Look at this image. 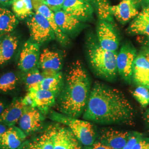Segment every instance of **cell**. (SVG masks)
<instances>
[{
    "label": "cell",
    "instance_id": "obj_1",
    "mask_svg": "<svg viewBox=\"0 0 149 149\" xmlns=\"http://www.w3.org/2000/svg\"><path fill=\"white\" fill-rule=\"evenodd\" d=\"M83 118L103 124H133V107L120 91L97 82L91 91Z\"/></svg>",
    "mask_w": 149,
    "mask_h": 149
},
{
    "label": "cell",
    "instance_id": "obj_2",
    "mask_svg": "<svg viewBox=\"0 0 149 149\" xmlns=\"http://www.w3.org/2000/svg\"><path fill=\"white\" fill-rule=\"evenodd\" d=\"M90 80L80 61L72 63L66 76L59 99L60 111L71 117H79L84 112L90 95Z\"/></svg>",
    "mask_w": 149,
    "mask_h": 149
},
{
    "label": "cell",
    "instance_id": "obj_3",
    "mask_svg": "<svg viewBox=\"0 0 149 149\" xmlns=\"http://www.w3.org/2000/svg\"><path fill=\"white\" fill-rule=\"evenodd\" d=\"M91 64L97 74L106 80H112L117 72V54L102 48L92 42L88 50Z\"/></svg>",
    "mask_w": 149,
    "mask_h": 149
},
{
    "label": "cell",
    "instance_id": "obj_4",
    "mask_svg": "<svg viewBox=\"0 0 149 149\" xmlns=\"http://www.w3.org/2000/svg\"><path fill=\"white\" fill-rule=\"evenodd\" d=\"M50 118L70 128L80 143L86 146H89L95 142L96 134L90 121L80 120L55 112H51Z\"/></svg>",
    "mask_w": 149,
    "mask_h": 149
},
{
    "label": "cell",
    "instance_id": "obj_5",
    "mask_svg": "<svg viewBox=\"0 0 149 149\" xmlns=\"http://www.w3.org/2000/svg\"><path fill=\"white\" fill-rule=\"evenodd\" d=\"M27 24L33 42L41 44L55 37L48 20L37 12L28 18Z\"/></svg>",
    "mask_w": 149,
    "mask_h": 149
},
{
    "label": "cell",
    "instance_id": "obj_6",
    "mask_svg": "<svg viewBox=\"0 0 149 149\" xmlns=\"http://www.w3.org/2000/svg\"><path fill=\"white\" fill-rule=\"evenodd\" d=\"M39 44L28 40L22 49L18 61V68L24 72H27L37 67L40 57Z\"/></svg>",
    "mask_w": 149,
    "mask_h": 149
},
{
    "label": "cell",
    "instance_id": "obj_7",
    "mask_svg": "<svg viewBox=\"0 0 149 149\" xmlns=\"http://www.w3.org/2000/svg\"><path fill=\"white\" fill-rule=\"evenodd\" d=\"M38 65L44 77L58 74L62 68V58L59 53L49 49H44L40 54Z\"/></svg>",
    "mask_w": 149,
    "mask_h": 149
},
{
    "label": "cell",
    "instance_id": "obj_8",
    "mask_svg": "<svg viewBox=\"0 0 149 149\" xmlns=\"http://www.w3.org/2000/svg\"><path fill=\"white\" fill-rule=\"evenodd\" d=\"M43 114L37 108L25 106L18 122L19 128L26 135L40 128L44 119Z\"/></svg>",
    "mask_w": 149,
    "mask_h": 149
},
{
    "label": "cell",
    "instance_id": "obj_9",
    "mask_svg": "<svg viewBox=\"0 0 149 149\" xmlns=\"http://www.w3.org/2000/svg\"><path fill=\"white\" fill-rule=\"evenodd\" d=\"M136 57V50L130 44L123 45L117 55L118 72L125 80H130L133 76L134 63Z\"/></svg>",
    "mask_w": 149,
    "mask_h": 149
},
{
    "label": "cell",
    "instance_id": "obj_10",
    "mask_svg": "<svg viewBox=\"0 0 149 149\" xmlns=\"http://www.w3.org/2000/svg\"><path fill=\"white\" fill-rule=\"evenodd\" d=\"M97 36L102 48L112 52L117 50L119 39L112 23L100 20L97 27Z\"/></svg>",
    "mask_w": 149,
    "mask_h": 149
},
{
    "label": "cell",
    "instance_id": "obj_11",
    "mask_svg": "<svg viewBox=\"0 0 149 149\" xmlns=\"http://www.w3.org/2000/svg\"><path fill=\"white\" fill-rule=\"evenodd\" d=\"M54 149H82L80 141L68 127L56 125Z\"/></svg>",
    "mask_w": 149,
    "mask_h": 149
},
{
    "label": "cell",
    "instance_id": "obj_12",
    "mask_svg": "<svg viewBox=\"0 0 149 149\" xmlns=\"http://www.w3.org/2000/svg\"><path fill=\"white\" fill-rule=\"evenodd\" d=\"M55 125H50L42 134L25 140L17 149H54Z\"/></svg>",
    "mask_w": 149,
    "mask_h": 149
},
{
    "label": "cell",
    "instance_id": "obj_13",
    "mask_svg": "<svg viewBox=\"0 0 149 149\" xmlns=\"http://www.w3.org/2000/svg\"><path fill=\"white\" fill-rule=\"evenodd\" d=\"M33 8L44 16L49 22L53 30L55 38L63 45H66L69 43V39L66 34L58 26L55 19L54 12L48 6L40 0H32Z\"/></svg>",
    "mask_w": 149,
    "mask_h": 149
},
{
    "label": "cell",
    "instance_id": "obj_14",
    "mask_svg": "<svg viewBox=\"0 0 149 149\" xmlns=\"http://www.w3.org/2000/svg\"><path fill=\"white\" fill-rule=\"evenodd\" d=\"M136 5L134 0H122L118 5L111 6L109 10L112 16L124 24L138 15Z\"/></svg>",
    "mask_w": 149,
    "mask_h": 149
},
{
    "label": "cell",
    "instance_id": "obj_15",
    "mask_svg": "<svg viewBox=\"0 0 149 149\" xmlns=\"http://www.w3.org/2000/svg\"><path fill=\"white\" fill-rule=\"evenodd\" d=\"M62 10L79 19H85L92 15L93 8L86 0H65Z\"/></svg>",
    "mask_w": 149,
    "mask_h": 149
},
{
    "label": "cell",
    "instance_id": "obj_16",
    "mask_svg": "<svg viewBox=\"0 0 149 149\" xmlns=\"http://www.w3.org/2000/svg\"><path fill=\"white\" fill-rule=\"evenodd\" d=\"M26 134L15 125L9 127L0 136V149H17L25 141Z\"/></svg>",
    "mask_w": 149,
    "mask_h": 149
},
{
    "label": "cell",
    "instance_id": "obj_17",
    "mask_svg": "<svg viewBox=\"0 0 149 149\" xmlns=\"http://www.w3.org/2000/svg\"><path fill=\"white\" fill-rule=\"evenodd\" d=\"M130 133L107 129L102 131L100 142L113 149H123Z\"/></svg>",
    "mask_w": 149,
    "mask_h": 149
},
{
    "label": "cell",
    "instance_id": "obj_18",
    "mask_svg": "<svg viewBox=\"0 0 149 149\" xmlns=\"http://www.w3.org/2000/svg\"><path fill=\"white\" fill-rule=\"evenodd\" d=\"M25 105L22 99H16L0 114V123L8 127L15 125L19 122Z\"/></svg>",
    "mask_w": 149,
    "mask_h": 149
},
{
    "label": "cell",
    "instance_id": "obj_19",
    "mask_svg": "<svg viewBox=\"0 0 149 149\" xmlns=\"http://www.w3.org/2000/svg\"><path fill=\"white\" fill-rule=\"evenodd\" d=\"M133 76L136 84L149 89V62L143 53L135 59Z\"/></svg>",
    "mask_w": 149,
    "mask_h": 149
},
{
    "label": "cell",
    "instance_id": "obj_20",
    "mask_svg": "<svg viewBox=\"0 0 149 149\" xmlns=\"http://www.w3.org/2000/svg\"><path fill=\"white\" fill-rule=\"evenodd\" d=\"M34 101V107L37 108L43 114L48 112L55 101L56 95L49 91L42 89H32L28 91Z\"/></svg>",
    "mask_w": 149,
    "mask_h": 149
},
{
    "label": "cell",
    "instance_id": "obj_21",
    "mask_svg": "<svg viewBox=\"0 0 149 149\" xmlns=\"http://www.w3.org/2000/svg\"><path fill=\"white\" fill-rule=\"evenodd\" d=\"M18 45V38L8 34L0 39V65L5 64L12 58Z\"/></svg>",
    "mask_w": 149,
    "mask_h": 149
},
{
    "label": "cell",
    "instance_id": "obj_22",
    "mask_svg": "<svg viewBox=\"0 0 149 149\" xmlns=\"http://www.w3.org/2000/svg\"><path fill=\"white\" fill-rule=\"evenodd\" d=\"M128 29L133 34L144 35L149 37V6L139 13Z\"/></svg>",
    "mask_w": 149,
    "mask_h": 149
},
{
    "label": "cell",
    "instance_id": "obj_23",
    "mask_svg": "<svg viewBox=\"0 0 149 149\" xmlns=\"http://www.w3.org/2000/svg\"><path fill=\"white\" fill-rule=\"evenodd\" d=\"M54 15L58 26L64 33L72 32L80 24L79 19L63 10L55 12Z\"/></svg>",
    "mask_w": 149,
    "mask_h": 149
},
{
    "label": "cell",
    "instance_id": "obj_24",
    "mask_svg": "<svg viewBox=\"0 0 149 149\" xmlns=\"http://www.w3.org/2000/svg\"><path fill=\"white\" fill-rule=\"evenodd\" d=\"M18 20L13 12L0 6V32H12L17 26Z\"/></svg>",
    "mask_w": 149,
    "mask_h": 149
},
{
    "label": "cell",
    "instance_id": "obj_25",
    "mask_svg": "<svg viewBox=\"0 0 149 149\" xmlns=\"http://www.w3.org/2000/svg\"><path fill=\"white\" fill-rule=\"evenodd\" d=\"M12 6L13 13L19 19L28 18L34 13L32 0H15Z\"/></svg>",
    "mask_w": 149,
    "mask_h": 149
},
{
    "label": "cell",
    "instance_id": "obj_26",
    "mask_svg": "<svg viewBox=\"0 0 149 149\" xmlns=\"http://www.w3.org/2000/svg\"><path fill=\"white\" fill-rule=\"evenodd\" d=\"M63 84V75L61 72L58 74L48 77H44L37 89L49 91L58 95Z\"/></svg>",
    "mask_w": 149,
    "mask_h": 149
},
{
    "label": "cell",
    "instance_id": "obj_27",
    "mask_svg": "<svg viewBox=\"0 0 149 149\" xmlns=\"http://www.w3.org/2000/svg\"><path fill=\"white\" fill-rule=\"evenodd\" d=\"M18 81V77L15 73L8 72L0 77V91L8 92L14 90Z\"/></svg>",
    "mask_w": 149,
    "mask_h": 149
},
{
    "label": "cell",
    "instance_id": "obj_28",
    "mask_svg": "<svg viewBox=\"0 0 149 149\" xmlns=\"http://www.w3.org/2000/svg\"><path fill=\"white\" fill-rule=\"evenodd\" d=\"M44 78L42 73L36 69L26 72L24 80L28 91L32 89H37Z\"/></svg>",
    "mask_w": 149,
    "mask_h": 149
},
{
    "label": "cell",
    "instance_id": "obj_29",
    "mask_svg": "<svg viewBox=\"0 0 149 149\" xmlns=\"http://www.w3.org/2000/svg\"><path fill=\"white\" fill-rule=\"evenodd\" d=\"M98 15L100 20L112 23V15L109 10L110 6L107 0H95Z\"/></svg>",
    "mask_w": 149,
    "mask_h": 149
},
{
    "label": "cell",
    "instance_id": "obj_30",
    "mask_svg": "<svg viewBox=\"0 0 149 149\" xmlns=\"http://www.w3.org/2000/svg\"><path fill=\"white\" fill-rule=\"evenodd\" d=\"M133 96L143 107L149 104V90L146 87L139 86L133 92Z\"/></svg>",
    "mask_w": 149,
    "mask_h": 149
},
{
    "label": "cell",
    "instance_id": "obj_31",
    "mask_svg": "<svg viewBox=\"0 0 149 149\" xmlns=\"http://www.w3.org/2000/svg\"><path fill=\"white\" fill-rule=\"evenodd\" d=\"M142 137V134L138 132H134L131 133L128 138V140L123 149H132L139 141H140Z\"/></svg>",
    "mask_w": 149,
    "mask_h": 149
},
{
    "label": "cell",
    "instance_id": "obj_32",
    "mask_svg": "<svg viewBox=\"0 0 149 149\" xmlns=\"http://www.w3.org/2000/svg\"><path fill=\"white\" fill-rule=\"evenodd\" d=\"M64 1L65 0H44L43 2L55 12L62 9Z\"/></svg>",
    "mask_w": 149,
    "mask_h": 149
},
{
    "label": "cell",
    "instance_id": "obj_33",
    "mask_svg": "<svg viewBox=\"0 0 149 149\" xmlns=\"http://www.w3.org/2000/svg\"><path fill=\"white\" fill-rule=\"evenodd\" d=\"M132 149H149V140L142 138L135 144Z\"/></svg>",
    "mask_w": 149,
    "mask_h": 149
},
{
    "label": "cell",
    "instance_id": "obj_34",
    "mask_svg": "<svg viewBox=\"0 0 149 149\" xmlns=\"http://www.w3.org/2000/svg\"><path fill=\"white\" fill-rule=\"evenodd\" d=\"M86 149H113L107 146L104 144H102L100 141L95 142L92 145L89 146H86Z\"/></svg>",
    "mask_w": 149,
    "mask_h": 149
},
{
    "label": "cell",
    "instance_id": "obj_35",
    "mask_svg": "<svg viewBox=\"0 0 149 149\" xmlns=\"http://www.w3.org/2000/svg\"><path fill=\"white\" fill-rule=\"evenodd\" d=\"M15 0H0V6L6 7L11 5Z\"/></svg>",
    "mask_w": 149,
    "mask_h": 149
},
{
    "label": "cell",
    "instance_id": "obj_36",
    "mask_svg": "<svg viewBox=\"0 0 149 149\" xmlns=\"http://www.w3.org/2000/svg\"><path fill=\"white\" fill-rule=\"evenodd\" d=\"M8 128V127L5 125V124L0 123V136L5 132L6 130Z\"/></svg>",
    "mask_w": 149,
    "mask_h": 149
},
{
    "label": "cell",
    "instance_id": "obj_37",
    "mask_svg": "<svg viewBox=\"0 0 149 149\" xmlns=\"http://www.w3.org/2000/svg\"><path fill=\"white\" fill-rule=\"evenodd\" d=\"M145 56V57L149 61V49L146 48L144 50V52L142 53Z\"/></svg>",
    "mask_w": 149,
    "mask_h": 149
},
{
    "label": "cell",
    "instance_id": "obj_38",
    "mask_svg": "<svg viewBox=\"0 0 149 149\" xmlns=\"http://www.w3.org/2000/svg\"><path fill=\"white\" fill-rule=\"evenodd\" d=\"M145 119L146 122L148 123V124L149 125V109L146 111L145 113Z\"/></svg>",
    "mask_w": 149,
    "mask_h": 149
},
{
    "label": "cell",
    "instance_id": "obj_39",
    "mask_svg": "<svg viewBox=\"0 0 149 149\" xmlns=\"http://www.w3.org/2000/svg\"><path fill=\"white\" fill-rule=\"evenodd\" d=\"M5 109V106H4L3 103L0 102V114L3 112Z\"/></svg>",
    "mask_w": 149,
    "mask_h": 149
},
{
    "label": "cell",
    "instance_id": "obj_40",
    "mask_svg": "<svg viewBox=\"0 0 149 149\" xmlns=\"http://www.w3.org/2000/svg\"><path fill=\"white\" fill-rule=\"evenodd\" d=\"M144 42L145 45L146 46V47H147V48L149 49V37L148 38H147L146 39H145L144 40Z\"/></svg>",
    "mask_w": 149,
    "mask_h": 149
},
{
    "label": "cell",
    "instance_id": "obj_41",
    "mask_svg": "<svg viewBox=\"0 0 149 149\" xmlns=\"http://www.w3.org/2000/svg\"><path fill=\"white\" fill-rule=\"evenodd\" d=\"M134 1L136 3V4H137L138 3L141 2H146V3H148V4H149V0H134Z\"/></svg>",
    "mask_w": 149,
    "mask_h": 149
},
{
    "label": "cell",
    "instance_id": "obj_42",
    "mask_svg": "<svg viewBox=\"0 0 149 149\" xmlns=\"http://www.w3.org/2000/svg\"><path fill=\"white\" fill-rule=\"evenodd\" d=\"M86 1H88L89 2H90L91 3H93V2L95 3V0H86Z\"/></svg>",
    "mask_w": 149,
    "mask_h": 149
},
{
    "label": "cell",
    "instance_id": "obj_43",
    "mask_svg": "<svg viewBox=\"0 0 149 149\" xmlns=\"http://www.w3.org/2000/svg\"><path fill=\"white\" fill-rule=\"evenodd\" d=\"M40 1H44V0H40Z\"/></svg>",
    "mask_w": 149,
    "mask_h": 149
},
{
    "label": "cell",
    "instance_id": "obj_44",
    "mask_svg": "<svg viewBox=\"0 0 149 149\" xmlns=\"http://www.w3.org/2000/svg\"></svg>",
    "mask_w": 149,
    "mask_h": 149
}]
</instances>
